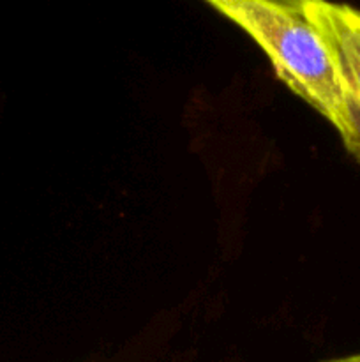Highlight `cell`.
Returning a JSON list of instances; mask_svg holds the SVG:
<instances>
[{"mask_svg": "<svg viewBox=\"0 0 360 362\" xmlns=\"http://www.w3.org/2000/svg\"><path fill=\"white\" fill-rule=\"evenodd\" d=\"M304 11L323 35L360 101V9L330 0H309Z\"/></svg>", "mask_w": 360, "mask_h": 362, "instance_id": "obj_2", "label": "cell"}, {"mask_svg": "<svg viewBox=\"0 0 360 362\" xmlns=\"http://www.w3.org/2000/svg\"><path fill=\"white\" fill-rule=\"evenodd\" d=\"M323 362H360V352L352 354V356H344V357H337V359H330V361H323Z\"/></svg>", "mask_w": 360, "mask_h": 362, "instance_id": "obj_4", "label": "cell"}, {"mask_svg": "<svg viewBox=\"0 0 360 362\" xmlns=\"http://www.w3.org/2000/svg\"><path fill=\"white\" fill-rule=\"evenodd\" d=\"M242 28L270 60L279 80L337 131L360 161V101L304 7L267 0H205Z\"/></svg>", "mask_w": 360, "mask_h": 362, "instance_id": "obj_1", "label": "cell"}, {"mask_svg": "<svg viewBox=\"0 0 360 362\" xmlns=\"http://www.w3.org/2000/svg\"><path fill=\"white\" fill-rule=\"evenodd\" d=\"M267 2L282 4V6H292V7H304V4H307L309 0H267Z\"/></svg>", "mask_w": 360, "mask_h": 362, "instance_id": "obj_3", "label": "cell"}]
</instances>
